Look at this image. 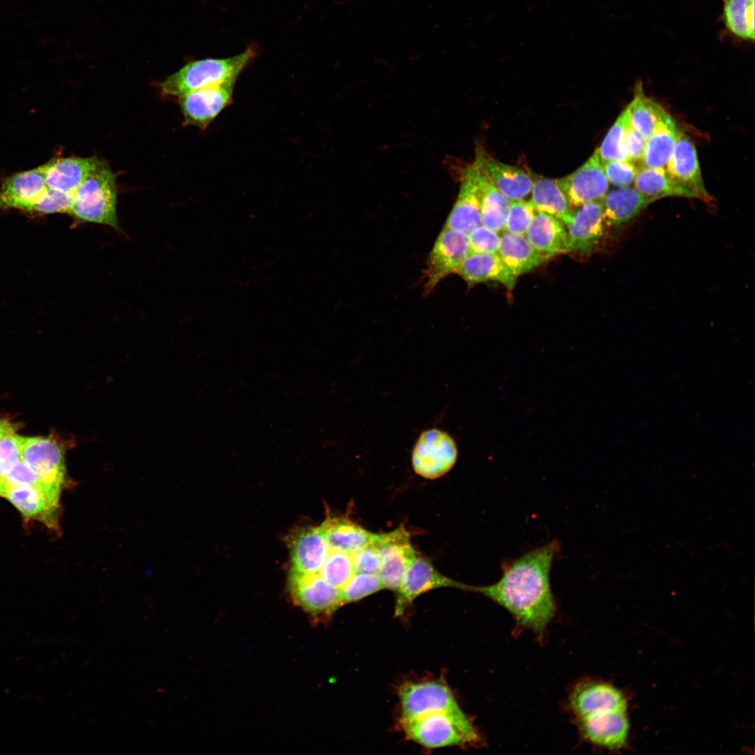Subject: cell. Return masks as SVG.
I'll list each match as a JSON object with an SVG mask.
<instances>
[{"label":"cell","mask_w":755,"mask_h":755,"mask_svg":"<svg viewBox=\"0 0 755 755\" xmlns=\"http://www.w3.org/2000/svg\"><path fill=\"white\" fill-rule=\"evenodd\" d=\"M560 544L553 540L521 556L504 563L501 578L487 586H471L505 609L518 626L542 638L555 617L556 605L549 573Z\"/></svg>","instance_id":"1"},{"label":"cell","mask_w":755,"mask_h":755,"mask_svg":"<svg viewBox=\"0 0 755 755\" xmlns=\"http://www.w3.org/2000/svg\"><path fill=\"white\" fill-rule=\"evenodd\" d=\"M257 55L256 47L250 45L233 57L189 62L163 81L161 90L164 94L181 96L205 87L236 83Z\"/></svg>","instance_id":"2"},{"label":"cell","mask_w":755,"mask_h":755,"mask_svg":"<svg viewBox=\"0 0 755 755\" xmlns=\"http://www.w3.org/2000/svg\"><path fill=\"white\" fill-rule=\"evenodd\" d=\"M115 178L107 163L99 159L75 192L70 214L81 223L103 224L119 230Z\"/></svg>","instance_id":"3"},{"label":"cell","mask_w":755,"mask_h":755,"mask_svg":"<svg viewBox=\"0 0 755 755\" xmlns=\"http://www.w3.org/2000/svg\"><path fill=\"white\" fill-rule=\"evenodd\" d=\"M408 738L428 747L480 745L482 738L461 710L430 712L401 722Z\"/></svg>","instance_id":"4"},{"label":"cell","mask_w":755,"mask_h":755,"mask_svg":"<svg viewBox=\"0 0 755 755\" xmlns=\"http://www.w3.org/2000/svg\"><path fill=\"white\" fill-rule=\"evenodd\" d=\"M21 460L38 475L45 487V498L59 503L66 475L64 449L61 443L50 437L24 438Z\"/></svg>","instance_id":"5"},{"label":"cell","mask_w":755,"mask_h":755,"mask_svg":"<svg viewBox=\"0 0 755 755\" xmlns=\"http://www.w3.org/2000/svg\"><path fill=\"white\" fill-rule=\"evenodd\" d=\"M470 253L468 233L443 227L426 259L422 274L424 294H431L443 280L456 273Z\"/></svg>","instance_id":"6"},{"label":"cell","mask_w":755,"mask_h":755,"mask_svg":"<svg viewBox=\"0 0 755 755\" xmlns=\"http://www.w3.org/2000/svg\"><path fill=\"white\" fill-rule=\"evenodd\" d=\"M370 544L378 550L381 566L378 576L384 588L396 590L407 569L418 556L410 535L403 527L385 533H373Z\"/></svg>","instance_id":"7"},{"label":"cell","mask_w":755,"mask_h":755,"mask_svg":"<svg viewBox=\"0 0 755 755\" xmlns=\"http://www.w3.org/2000/svg\"><path fill=\"white\" fill-rule=\"evenodd\" d=\"M398 696L401 723L430 712L461 710L450 688L440 682H406Z\"/></svg>","instance_id":"8"},{"label":"cell","mask_w":755,"mask_h":755,"mask_svg":"<svg viewBox=\"0 0 755 755\" xmlns=\"http://www.w3.org/2000/svg\"><path fill=\"white\" fill-rule=\"evenodd\" d=\"M458 450L454 440L445 432L433 429L419 437L412 455L415 472L427 479L447 473L456 463Z\"/></svg>","instance_id":"9"},{"label":"cell","mask_w":755,"mask_h":755,"mask_svg":"<svg viewBox=\"0 0 755 755\" xmlns=\"http://www.w3.org/2000/svg\"><path fill=\"white\" fill-rule=\"evenodd\" d=\"M568 705L575 719L614 711H626L627 702L621 691L612 684L586 680L573 688Z\"/></svg>","instance_id":"10"},{"label":"cell","mask_w":755,"mask_h":755,"mask_svg":"<svg viewBox=\"0 0 755 755\" xmlns=\"http://www.w3.org/2000/svg\"><path fill=\"white\" fill-rule=\"evenodd\" d=\"M556 182L572 207L603 199L608 191L609 181L598 149L578 169Z\"/></svg>","instance_id":"11"},{"label":"cell","mask_w":755,"mask_h":755,"mask_svg":"<svg viewBox=\"0 0 755 755\" xmlns=\"http://www.w3.org/2000/svg\"><path fill=\"white\" fill-rule=\"evenodd\" d=\"M470 586L444 576L429 561L417 556L409 566L401 585L396 590L395 616L403 614L408 605L423 593L440 587L469 591Z\"/></svg>","instance_id":"12"},{"label":"cell","mask_w":755,"mask_h":755,"mask_svg":"<svg viewBox=\"0 0 755 755\" xmlns=\"http://www.w3.org/2000/svg\"><path fill=\"white\" fill-rule=\"evenodd\" d=\"M480 174V165L475 158L461 172L458 196L443 227L468 234L482 225Z\"/></svg>","instance_id":"13"},{"label":"cell","mask_w":755,"mask_h":755,"mask_svg":"<svg viewBox=\"0 0 755 755\" xmlns=\"http://www.w3.org/2000/svg\"><path fill=\"white\" fill-rule=\"evenodd\" d=\"M294 602L315 617H329L343 605L341 591L317 577L288 576Z\"/></svg>","instance_id":"14"},{"label":"cell","mask_w":755,"mask_h":755,"mask_svg":"<svg viewBox=\"0 0 755 755\" xmlns=\"http://www.w3.org/2000/svg\"><path fill=\"white\" fill-rule=\"evenodd\" d=\"M235 84L205 87L180 96L185 123L206 129L232 103Z\"/></svg>","instance_id":"15"},{"label":"cell","mask_w":755,"mask_h":755,"mask_svg":"<svg viewBox=\"0 0 755 755\" xmlns=\"http://www.w3.org/2000/svg\"><path fill=\"white\" fill-rule=\"evenodd\" d=\"M671 179L694 198L710 201L703 182L696 150L690 138L680 131L673 152L666 166Z\"/></svg>","instance_id":"16"},{"label":"cell","mask_w":755,"mask_h":755,"mask_svg":"<svg viewBox=\"0 0 755 755\" xmlns=\"http://www.w3.org/2000/svg\"><path fill=\"white\" fill-rule=\"evenodd\" d=\"M567 251L587 253L598 243L604 229L601 200L591 201L580 206L566 225Z\"/></svg>","instance_id":"17"},{"label":"cell","mask_w":755,"mask_h":755,"mask_svg":"<svg viewBox=\"0 0 755 755\" xmlns=\"http://www.w3.org/2000/svg\"><path fill=\"white\" fill-rule=\"evenodd\" d=\"M47 189L41 166L6 178L0 188V209L33 213Z\"/></svg>","instance_id":"18"},{"label":"cell","mask_w":755,"mask_h":755,"mask_svg":"<svg viewBox=\"0 0 755 755\" xmlns=\"http://www.w3.org/2000/svg\"><path fill=\"white\" fill-rule=\"evenodd\" d=\"M626 711H614L575 720L582 737L587 742L609 749L626 743L629 722Z\"/></svg>","instance_id":"19"},{"label":"cell","mask_w":755,"mask_h":755,"mask_svg":"<svg viewBox=\"0 0 755 755\" xmlns=\"http://www.w3.org/2000/svg\"><path fill=\"white\" fill-rule=\"evenodd\" d=\"M480 168L491 182L510 200H520L531 191L533 181L522 168L502 163L477 150Z\"/></svg>","instance_id":"20"},{"label":"cell","mask_w":755,"mask_h":755,"mask_svg":"<svg viewBox=\"0 0 755 755\" xmlns=\"http://www.w3.org/2000/svg\"><path fill=\"white\" fill-rule=\"evenodd\" d=\"M98 160L96 157L57 158L41 166L48 188L74 194Z\"/></svg>","instance_id":"21"},{"label":"cell","mask_w":755,"mask_h":755,"mask_svg":"<svg viewBox=\"0 0 755 755\" xmlns=\"http://www.w3.org/2000/svg\"><path fill=\"white\" fill-rule=\"evenodd\" d=\"M456 274L468 284L496 281L512 289L515 285V277L503 263L498 253H470L462 262Z\"/></svg>","instance_id":"22"},{"label":"cell","mask_w":755,"mask_h":755,"mask_svg":"<svg viewBox=\"0 0 755 755\" xmlns=\"http://www.w3.org/2000/svg\"><path fill=\"white\" fill-rule=\"evenodd\" d=\"M524 236L535 250L547 258L568 252L565 225L549 214L535 213Z\"/></svg>","instance_id":"23"},{"label":"cell","mask_w":755,"mask_h":755,"mask_svg":"<svg viewBox=\"0 0 755 755\" xmlns=\"http://www.w3.org/2000/svg\"><path fill=\"white\" fill-rule=\"evenodd\" d=\"M602 202L604 224L608 226H619L629 222L652 203L631 186L607 192Z\"/></svg>","instance_id":"24"},{"label":"cell","mask_w":755,"mask_h":755,"mask_svg":"<svg viewBox=\"0 0 755 755\" xmlns=\"http://www.w3.org/2000/svg\"><path fill=\"white\" fill-rule=\"evenodd\" d=\"M1 496L6 497L25 517L41 520L51 528L58 527L59 514L52 510L37 488L3 482Z\"/></svg>","instance_id":"25"},{"label":"cell","mask_w":755,"mask_h":755,"mask_svg":"<svg viewBox=\"0 0 755 755\" xmlns=\"http://www.w3.org/2000/svg\"><path fill=\"white\" fill-rule=\"evenodd\" d=\"M332 549L352 554L369 545L373 533L347 517L328 516L319 525Z\"/></svg>","instance_id":"26"},{"label":"cell","mask_w":755,"mask_h":755,"mask_svg":"<svg viewBox=\"0 0 755 755\" xmlns=\"http://www.w3.org/2000/svg\"><path fill=\"white\" fill-rule=\"evenodd\" d=\"M497 253L517 278L540 266L547 259L535 250L524 236L507 231L501 236Z\"/></svg>","instance_id":"27"},{"label":"cell","mask_w":755,"mask_h":755,"mask_svg":"<svg viewBox=\"0 0 755 755\" xmlns=\"http://www.w3.org/2000/svg\"><path fill=\"white\" fill-rule=\"evenodd\" d=\"M679 133L675 120L668 114L647 139L642 158V166L665 168L673 152Z\"/></svg>","instance_id":"28"},{"label":"cell","mask_w":755,"mask_h":755,"mask_svg":"<svg viewBox=\"0 0 755 755\" xmlns=\"http://www.w3.org/2000/svg\"><path fill=\"white\" fill-rule=\"evenodd\" d=\"M531 191L529 202L535 211L549 214L560 220L565 226L571 220L573 213L556 180L538 178L533 182Z\"/></svg>","instance_id":"29"},{"label":"cell","mask_w":755,"mask_h":755,"mask_svg":"<svg viewBox=\"0 0 755 755\" xmlns=\"http://www.w3.org/2000/svg\"><path fill=\"white\" fill-rule=\"evenodd\" d=\"M480 185L482 225L498 233L505 229V220L511 200L491 182L481 168Z\"/></svg>","instance_id":"30"},{"label":"cell","mask_w":755,"mask_h":755,"mask_svg":"<svg viewBox=\"0 0 755 755\" xmlns=\"http://www.w3.org/2000/svg\"><path fill=\"white\" fill-rule=\"evenodd\" d=\"M634 187L652 202L667 196L694 198L693 195L675 182L665 168H638Z\"/></svg>","instance_id":"31"},{"label":"cell","mask_w":755,"mask_h":755,"mask_svg":"<svg viewBox=\"0 0 755 755\" xmlns=\"http://www.w3.org/2000/svg\"><path fill=\"white\" fill-rule=\"evenodd\" d=\"M721 22L734 39L754 41V0H722Z\"/></svg>","instance_id":"32"},{"label":"cell","mask_w":755,"mask_h":755,"mask_svg":"<svg viewBox=\"0 0 755 755\" xmlns=\"http://www.w3.org/2000/svg\"><path fill=\"white\" fill-rule=\"evenodd\" d=\"M626 109L631 126L646 139L668 115L657 101L645 94L641 83L636 85L634 97Z\"/></svg>","instance_id":"33"},{"label":"cell","mask_w":755,"mask_h":755,"mask_svg":"<svg viewBox=\"0 0 755 755\" xmlns=\"http://www.w3.org/2000/svg\"><path fill=\"white\" fill-rule=\"evenodd\" d=\"M328 547L324 560L317 572L306 576L289 575L319 578L341 591L356 573L352 555L344 551L332 549L329 545Z\"/></svg>","instance_id":"34"},{"label":"cell","mask_w":755,"mask_h":755,"mask_svg":"<svg viewBox=\"0 0 755 755\" xmlns=\"http://www.w3.org/2000/svg\"><path fill=\"white\" fill-rule=\"evenodd\" d=\"M628 123V115L626 108L610 129L601 147L598 148L602 161H628L624 147V135Z\"/></svg>","instance_id":"35"},{"label":"cell","mask_w":755,"mask_h":755,"mask_svg":"<svg viewBox=\"0 0 755 755\" xmlns=\"http://www.w3.org/2000/svg\"><path fill=\"white\" fill-rule=\"evenodd\" d=\"M384 589L378 574L355 573L341 589L343 605L359 601Z\"/></svg>","instance_id":"36"},{"label":"cell","mask_w":755,"mask_h":755,"mask_svg":"<svg viewBox=\"0 0 755 755\" xmlns=\"http://www.w3.org/2000/svg\"><path fill=\"white\" fill-rule=\"evenodd\" d=\"M535 212L529 201L523 199L511 200L505 220V231L510 233L524 236L533 219Z\"/></svg>","instance_id":"37"},{"label":"cell","mask_w":755,"mask_h":755,"mask_svg":"<svg viewBox=\"0 0 755 755\" xmlns=\"http://www.w3.org/2000/svg\"><path fill=\"white\" fill-rule=\"evenodd\" d=\"M74 200V194L55 190L47 187L43 196L36 204L33 213L38 214L69 213Z\"/></svg>","instance_id":"38"},{"label":"cell","mask_w":755,"mask_h":755,"mask_svg":"<svg viewBox=\"0 0 755 755\" xmlns=\"http://www.w3.org/2000/svg\"><path fill=\"white\" fill-rule=\"evenodd\" d=\"M23 440L13 434L0 438V488L12 467L21 460Z\"/></svg>","instance_id":"39"},{"label":"cell","mask_w":755,"mask_h":755,"mask_svg":"<svg viewBox=\"0 0 755 755\" xmlns=\"http://www.w3.org/2000/svg\"><path fill=\"white\" fill-rule=\"evenodd\" d=\"M603 162L605 175L617 187H630L633 183L638 168L629 161L607 160Z\"/></svg>","instance_id":"40"},{"label":"cell","mask_w":755,"mask_h":755,"mask_svg":"<svg viewBox=\"0 0 755 755\" xmlns=\"http://www.w3.org/2000/svg\"><path fill=\"white\" fill-rule=\"evenodd\" d=\"M471 253H497L501 243V236L483 225L474 229L468 233Z\"/></svg>","instance_id":"41"},{"label":"cell","mask_w":755,"mask_h":755,"mask_svg":"<svg viewBox=\"0 0 755 755\" xmlns=\"http://www.w3.org/2000/svg\"><path fill=\"white\" fill-rule=\"evenodd\" d=\"M356 573L378 574L381 566V559L378 549L369 544L351 554Z\"/></svg>","instance_id":"42"},{"label":"cell","mask_w":755,"mask_h":755,"mask_svg":"<svg viewBox=\"0 0 755 755\" xmlns=\"http://www.w3.org/2000/svg\"><path fill=\"white\" fill-rule=\"evenodd\" d=\"M3 482L10 484L28 485L39 489L44 486L36 473L22 460L18 461L6 475Z\"/></svg>","instance_id":"43"},{"label":"cell","mask_w":755,"mask_h":755,"mask_svg":"<svg viewBox=\"0 0 755 755\" xmlns=\"http://www.w3.org/2000/svg\"><path fill=\"white\" fill-rule=\"evenodd\" d=\"M646 143L647 139L628 123L624 135V147L628 161L635 162L642 160Z\"/></svg>","instance_id":"44"},{"label":"cell","mask_w":755,"mask_h":755,"mask_svg":"<svg viewBox=\"0 0 755 755\" xmlns=\"http://www.w3.org/2000/svg\"><path fill=\"white\" fill-rule=\"evenodd\" d=\"M15 430V424L5 419H0V438L10 434H13Z\"/></svg>","instance_id":"45"}]
</instances>
